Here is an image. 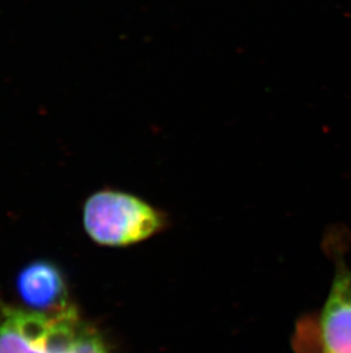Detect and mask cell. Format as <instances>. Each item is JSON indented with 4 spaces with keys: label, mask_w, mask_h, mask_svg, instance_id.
<instances>
[{
    "label": "cell",
    "mask_w": 351,
    "mask_h": 353,
    "mask_svg": "<svg viewBox=\"0 0 351 353\" xmlns=\"http://www.w3.org/2000/svg\"><path fill=\"white\" fill-rule=\"evenodd\" d=\"M83 225L97 243L121 247L140 243L156 234L162 219L158 210L133 194L100 191L87 200Z\"/></svg>",
    "instance_id": "1"
},
{
    "label": "cell",
    "mask_w": 351,
    "mask_h": 353,
    "mask_svg": "<svg viewBox=\"0 0 351 353\" xmlns=\"http://www.w3.org/2000/svg\"><path fill=\"white\" fill-rule=\"evenodd\" d=\"M79 327L72 307L53 314L3 307L0 353H70Z\"/></svg>",
    "instance_id": "2"
},
{
    "label": "cell",
    "mask_w": 351,
    "mask_h": 353,
    "mask_svg": "<svg viewBox=\"0 0 351 353\" xmlns=\"http://www.w3.org/2000/svg\"><path fill=\"white\" fill-rule=\"evenodd\" d=\"M17 290L30 310L53 314L70 307L63 276L55 264L46 261L24 268L17 276Z\"/></svg>",
    "instance_id": "3"
},
{
    "label": "cell",
    "mask_w": 351,
    "mask_h": 353,
    "mask_svg": "<svg viewBox=\"0 0 351 353\" xmlns=\"http://www.w3.org/2000/svg\"><path fill=\"white\" fill-rule=\"evenodd\" d=\"M323 353H351V272L339 271L321 318Z\"/></svg>",
    "instance_id": "4"
},
{
    "label": "cell",
    "mask_w": 351,
    "mask_h": 353,
    "mask_svg": "<svg viewBox=\"0 0 351 353\" xmlns=\"http://www.w3.org/2000/svg\"><path fill=\"white\" fill-rule=\"evenodd\" d=\"M70 353H109L105 344L94 330L80 326Z\"/></svg>",
    "instance_id": "5"
}]
</instances>
